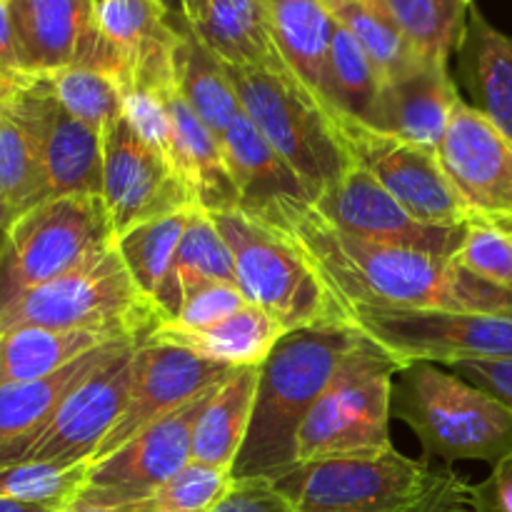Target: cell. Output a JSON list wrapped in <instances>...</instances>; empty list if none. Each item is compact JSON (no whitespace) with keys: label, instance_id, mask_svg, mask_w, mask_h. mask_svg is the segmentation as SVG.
<instances>
[{"label":"cell","instance_id":"cell-1","mask_svg":"<svg viewBox=\"0 0 512 512\" xmlns=\"http://www.w3.org/2000/svg\"><path fill=\"white\" fill-rule=\"evenodd\" d=\"M258 218L288 235L340 305L512 313V290L485 283L448 258L345 233L303 200H280Z\"/></svg>","mask_w":512,"mask_h":512},{"label":"cell","instance_id":"cell-2","mask_svg":"<svg viewBox=\"0 0 512 512\" xmlns=\"http://www.w3.org/2000/svg\"><path fill=\"white\" fill-rule=\"evenodd\" d=\"M348 323H320L290 330L258 370L253 415L233 463V478L278 483L298 468V433L340 360L358 343Z\"/></svg>","mask_w":512,"mask_h":512},{"label":"cell","instance_id":"cell-3","mask_svg":"<svg viewBox=\"0 0 512 512\" xmlns=\"http://www.w3.org/2000/svg\"><path fill=\"white\" fill-rule=\"evenodd\" d=\"M393 408L418 435L423 460L498 465L512 453V410L435 363H413L395 378Z\"/></svg>","mask_w":512,"mask_h":512},{"label":"cell","instance_id":"cell-4","mask_svg":"<svg viewBox=\"0 0 512 512\" xmlns=\"http://www.w3.org/2000/svg\"><path fill=\"white\" fill-rule=\"evenodd\" d=\"M113 243L95 195L50 198L25 210L0 238V315L30 290L98 260Z\"/></svg>","mask_w":512,"mask_h":512},{"label":"cell","instance_id":"cell-5","mask_svg":"<svg viewBox=\"0 0 512 512\" xmlns=\"http://www.w3.org/2000/svg\"><path fill=\"white\" fill-rule=\"evenodd\" d=\"M223 68L243 113L298 173L310 198H318L353 168L355 163L335 128V120L293 73L233 65Z\"/></svg>","mask_w":512,"mask_h":512},{"label":"cell","instance_id":"cell-6","mask_svg":"<svg viewBox=\"0 0 512 512\" xmlns=\"http://www.w3.org/2000/svg\"><path fill=\"white\" fill-rule=\"evenodd\" d=\"M403 365L360 335L298 433V465L390 448L395 378Z\"/></svg>","mask_w":512,"mask_h":512},{"label":"cell","instance_id":"cell-7","mask_svg":"<svg viewBox=\"0 0 512 512\" xmlns=\"http://www.w3.org/2000/svg\"><path fill=\"white\" fill-rule=\"evenodd\" d=\"M210 215L233 253L235 280L250 305L273 315L285 333L343 323L333 295L283 230L243 208Z\"/></svg>","mask_w":512,"mask_h":512},{"label":"cell","instance_id":"cell-8","mask_svg":"<svg viewBox=\"0 0 512 512\" xmlns=\"http://www.w3.org/2000/svg\"><path fill=\"white\" fill-rule=\"evenodd\" d=\"M163 318L140 295L113 248L93 263L30 290L0 315V333L15 328L110 330L143 343Z\"/></svg>","mask_w":512,"mask_h":512},{"label":"cell","instance_id":"cell-9","mask_svg":"<svg viewBox=\"0 0 512 512\" xmlns=\"http://www.w3.org/2000/svg\"><path fill=\"white\" fill-rule=\"evenodd\" d=\"M340 320L373 340L403 368L413 363L455 365L463 360L512 358V313L340 305Z\"/></svg>","mask_w":512,"mask_h":512},{"label":"cell","instance_id":"cell-10","mask_svg":"<svg viewBox=\"0 0 512 512\" xmlns=\"http://www.w3.org/2000/svg\"><path fill=\"white\" fill-rule=\"evenodd\" d=\"M425 460H413L395 445L375 453L300 463L278 488L295 512H400L423 480Z\"/></svg>","mask_w":512,"mask_h":512},{"label":"cell","instance_id":"cell-11","mask_svg":"<svg viewBox=\"0 0 512 512\" xmlns=\"http://www.w3.org/2000/svg\"><path fill=\"white\" fill-rule=\"evenodd\" d=\"M138 345L115 355L108 365L78 385L33 435L0 450V468L18 463H90L125 410L133 390Z\"/></svg>","mask_w":512,"mask_h":512},{"label":"cell","instance_id":"cell-12","mask_svg":"<svg viewBox=\"0 0 512 512\" xmlns=\"http://www.w3.org/2000/svg\"><path fill=\"white\" fill-rule=\"evenodd\" d=\"M355 165L368 170L415 220L438 228H460L475 218L473 208L450 183L438 150L380 133L353 118L335 120Z\"/></svg>","mask_w":512,"mask_h":512},{"label":"cell","instance_id":"cell-13","mask_svg":"<svg viewBox=\"0 0 512 512\" xmlns=\"http://www.w3.org/2000/svg\"><path fill=\"white\" fill-rule=\"evenodd\" d=\"M213 390L145 428L108 458L90 463L88 478L75 503L105 510L150 503L190 463L195 420Z\"/></svg>","mask_w":512,"mask_h":512},{"label":"cell","instance_id":"cell-14","mask_svg":"<svg viewBox=\"0 0 512 512\" xmlns=\"http://www.w3.org/2000/svg\"><path fill=\"white\" fill-rule=\"evenodd\" d=\"M113 238L148 220L195 208V195L183 175L150 148L123 118L103 130V193Z\"/></svg>","mask_w":512,"mask_h":512},{"label":"cell","instance_id":"cell-15","mask_svg":"<svg viewBox=\"0 0 512 512\" xmlns=\"http://www.w3.org/2000/svg\"><path fill=\"white\" fill-rule=\"evenodd\" d=\"M135 358L138 363H135V380L128 405L90 463L108 458L145 428L173 415L198 395L223 385L238 370L198 358L175 345L158 343H140Z\"/></svg>","mask_w":512,"mask_h":512},{"label":"cell","instance_id":"cell-16","mask_svg":"<svg viewBox=\"0 0 512 512\" xmlns=\"http://www.w3.org/2000/svg\"><path fill=\"white\" fill-rule=\"evenodd\" d=\"M38 145L50 198L103 193V133L70 115L40 75L8 103Z\"/></svg>","mask_w":512,"mask_h":512},{"label":"cell","instance_id":"cell-17","mask_svg":"<svg viewBox=\"0 0 512 512\" xmlns=\"http://www.w3.org/2000/svg\"><path fill=\"white\" fill-rule=\"evenodd\" d=\"M310 205L330 225L350 235L448 260L463 243L465 225H468L438 228V225L420 223L360 165H353L338 183L323 190Z\"/></svg>","mask_w":512,"mask_h":512},{"label":"cell","instance_id":"cell-18","mask_svg":"<svg viewBox=\"0 0 512 512\" xmlns=\"http://www.w3.org/2000/svg\"><path fill=\"white\" fill-rule=\"evenodd\" d=\"M438 160L475 215L512 218V140L463 98L450 115Z\"/></svg>","mask_w":512,"mask_h":512},{"label":"cell","instance_id":"cell-19","mask_svg":"<svg viewBox=\"0 0 512 512\" xmlns=\"http://www.w3.org/2000/svg\"><path fill=\"white\" fill-rule=\"evenodd\" d=\"M180 18L223 65L290 73L275 43L265 0H180Z\"/></svg>","mask_w":512,"mask_h":512},{"label":"cell","instance_id":"cell-20","mask_svg":"<svg viewBox=\"0 0 512 512\" xmlns=\"http://www.w3.org/2000/svg\"><path fill=\"white\" fill-rule=\"evenodd\" d=\"M23 70L50 75L88 63L98 35L90 0H8Z\"/></svg>","mask_w":512,"mask_h":512},{"label":"cell","instance_id":"cell-21","mask_svg":"<svg viewBox=\"0 0 512 512\" xmlns=\"http://www.w3.org/2000/svg\"><path fill=\"white\" fill-rule=\"evenodd\" d=\"M458 100L448 65L420 63L410 73L383 83L368 125L380 133L438 150Z\"/></svg>","mask_w":512,"mask_h":512},{"label":"cell","instance_id":"cell-22","mask_svg":"<svg viewBox=\"0 0 512 512\" xmlns=\"http://www.w3.org/2000/svg\"><path fill=\"white\" fill-rule=\"evenodd\" d=\"M275 43L290 73L318 100L325 113L338 120L330 80V48L335 18L328 8L305 0H265Z\"/></svg>","mask_w":512,"mask_h":512},{"label":"cell","instance_id":"cell-23","mask_svg":"<svg viewBox=\"0 0 512 512\" xmlns=\"http://www.w3.org/2000/svg\"><path fill=\"white\" fill-rule=\"evenodd\" d=\"M220 145L243 210L258 215L280 200L313 203L298 173L280 158L245 113L220 135Z\"/></svg>","mask_w":512,"mask_h":512},{"label":"cell","instance_id":"cell-24","mask_svg":"<svg viewBox=\"0 0 512 512\" xmlns=\"http://www.w3.org/2000/svg\"><path fill=\"white\" fill-rule=\"evenodd\" d=\"M158 93L163 95L170 120H173L175 168L193 190L198 208L208 210V213L240 208L238 190L230 178L228 165H225L218 135L190 108L188 100L178 90V83L168 85Z\"/></svg>","mask_w":512,"mask_h":512},{"label":"cell","instance_id":"cell-25","mask_svg":"<svg viewBox=\"0 0 512 512\" xmlns=\"http://www.w3.org/2000/svg\"><path fill=\"white\" fill-rule=\"evenodd\" d=\"M198 208V205H195ZM193 208L135 225L115 238V250L123 258L135 288L158 310L163 323L178 318L183 308V290L175 280V255L183 240Z\"/></svg>","mask_w":512,"mask_h":512},{"label":"cell","instance_id":"cell-26","mask_svg":"<svg viewBox=\"0 0 512 512\" xmlns=\"http://www.w3.org/2000/svg\"><path fill=\"white\" fill-rule=\"evenodd\" d=\"M130 345H140L135 338H120L105 343L90 353L80 355L75 363L48 378L30 380V383L0 385V450L5 445L33 435L40 425L48 423L58 405L78 388L83 380L98 373L115 355L123 353Z\"/></svg>","mask_w":512,"mask_h":512},{"label":"cell","instance_id":"cell-27","mask_svg":"<svg viewBox=\"0 0 512 512\" xmlns=\"http://www.w3.org/2000/svg\"><path fill=\"white\" fill-rule=\"evenodd\" d=\"M283 335L285 330L273 315L255 305H245L243 310L210 328L185 330L173 323H160L143 343L175 345L198 358L230 368H260Z\"/></svg>","mask_w":512,"mask_h":512},{"label":"cell","instance_id":"cell-28","mask_svg":"<svg viewBox=\"0 0 512 512\" xmlns=\"http://www.w3.org/2000/svg\"><path fill=\"white\" fill-rule=\"evenodd\" d=\"M460 55L475 108L512 140V35L495 28L473 8Z\"/></svg>","mask_w":512,"mask_h":512},{"label":"cell","instance_id":"cell-29","mask_svg":"<svg viewBox=\"0 0 512 512\" xmlns=\"http://www.w3.org/2000/svg\"><path fill=\"white\" fill-rule=\"evenodd\" d=\"M260 368H238L223 385L213 390L203 413L195 420L193 463L225 468L233 473V463L245 443L253 415L255 388Z\"/></svg>","mask_w":512,"mask_h":512},{"label":"cell","instance_id":"cell-30","mask_svg":"<svg viewBox=\"0 0 512 512\" xmlns=\"http://www.w3.org/2000/svg\"><path fill=\"white\" fill-rule=\"evenodd\" d=\"M120 338L130 335L110 330L50 328H15L0 333V385L48 378L75 363L80 355Z\"/></svg>","mask_w":512,"mask_h":512},{"label":"cell","instance_id":"cell-31","mask_svg":"<svg viewBox=\"0 0 512 512\" xmlns=\"http://www.w3.org/2000/svg\"><path fill=\"white\" fill-rule=\"evenodd\" d=\"M175 83H178V90L188 100L190 108L218 138L243 113L233 83L228 80V73L220 65V60L213 58L190 35L185 23L183 38L175 50Z\"/></svg>","mask_w":512,"mask_h":512},{"label":"cell","instance_id":"cell-32","mask_svg":"<svg viewBox=\"0 0 512 512\" xmlns=\"http://www.w3.org/2000/svg\"><path fill=\"white\" fill-rule=\"evenodd\" d=\"M330 13L358 40L373 68L378 70L380 83H390L418 68L420 63H428L415 53L383 0H345Z\"/></svg>","mask_w":512,"mask_h":512},{"label":"cell","instance_id":"cell-33","mask_svg":"<svg viewBox=\"0 0 512 512\" xmlns=\"http://www.w3.org/2000/svg\"><path fill=\"white\" fill-rule=\"evenodd\" d=\"M385 8L410 40L415 53L428 63L448 65L460 50L475 0H383Z\"/></svg>","mask_w":512,"mask_h":512},{"label":"cell","instance_id":"cell-34","mask_svg":"<svg viewBox=\"0 0 512 512\" xmlns=\"http://www.w3.org/2000/svg\"><path fill=\"white\" fill-rule=\"evenodd\" d=\"M0 195L15 215L50 200L38 145L10 105L0 108Z\"/></svg>","mask_w":512,"mask_h":512},{"label":"cell","instance_id":"cell-35","mask_svg":"<svg viewBox=\"0 0 512 512\" xmlns=\"http://www.w3.org/2000/svg\"><path fill=\"white\" fill-rule=\"evenodd\" d=\"M175 280L183 290V303L190 293L205 285H238L233 253L208 210L193 208L190 213L178 255H175Z\"/></svg>","mask_w":512,"mask_h":512},{"label":"cell","instance_id":"cell-36","mask_svg":"<svg viewBox=\"0 0 512 512\" xmlns=\"http://www.w3.org/2000/svg\"><path fill=\"white\" fill-rule=\"evenodd\" d=\"M43 78L48 80L60 105L90 128L103 133L110 123L123 118L125 88L108 70L75 63Z\"/></svg>","mask_w":512,"mask_h":512},{"label":"cell","instance_id":"cell-37","mask_svg":"<svg viewBox=\"0 0 512 512\" xmlns=\"http://www.w3.org/2000/svg\"><path fill=\"white\" fill-rule=\"evenodd\" d=\"M330 80L338 118H353L368 125L383 83L358 40L335 20L333 48H330Z\"/></svg>","mask_w":512,"mask_h":512},{"label":"cell","instance_id":"cell-38","mask_svg":"<svg viewBox=\"0 0 512 512\" xmlns=\"http://www.w3.org/2000/svg\"><path fill=\"white\" fill-rule=\"evenodd\" d=\"M90 463L50 465L18 463L0 468V500L50 505L65 510L78 500Z\"/></svg>","mask_w":512,"mask_h":512},{"label":"cell","instance_id":"cell-39","mask_svg":"<svg viewBox=\"0 0 512 512\" xmlns=\"http://www.w3.org/2000/svg\"><path fill=\"white\" fill-rule=\"evenodd\" d=\"M450 260L485 283L512 290V218L475 215Z\"/></svg>","mask_w":512,"mask_h":512},{"label":"cell","instance_id":"cell-40","mask_svg":"<svg viewBox=\"0 0 512 512\" xmlns=\"http://www.w3.org/2000/svg\"><path fill=\"white\" fill-rule=\"evenodd\" d=\"M233 488V473L190 460L153 500L150 510L210 512Z\"/></svg>","mask_w":512,"mask_h":512},{"label":"cell","instance_id":"cell-41","mask_svg":"<svg viewBox=\"0 0 512 512\" xmlns=\"http://www.w3.org/2000/svg\"><path fill=\"white\" fill-rule=\"evenodd\" d=\"M123 115L130 128L145 140L153 150H158L165 160L175 165V133L170 120L168 105L158 90L130 85L123 95Z\"/></svg>","mask_w":512,"mask_h":512},{"label":"cell","instance_id":"cell-42","mask_svg":"<svg viewBox=\"0 0 512 512\" xmlns=\"http://www.w3.org/2000/svg\"><path fill=\"white\" fill-rule=\"evenodd\" d=\"M400 512H480L475 485L460 478L450 465L428 463L413 498Z\"/></svg>","mask_w":512,"mask_h":512},{"label":"cell","instance_id":"cell-43","mask_svg":"<svg viewBox=\"0 0 512 512\" xmlns=\"http://www.w3.org/2000/svg\"><path fill=\"white\" fill-rule=\"evenodd\" d=\"M245 305L250 303L245 300V295L240 293L238 285L213 283L190 293L188 298H185L183 308H180L178 318L170 320V323L185 330L210 328V325H218L220 320L230 318V315H235L238 310H243Z\"/></svg>","mask_w":512,"mask_h":512},{"label":"cell","instance_id":"cell-44","mask_svg":"<svg viewBox=\"0 0 512 512\" xmlns=\"http://www.w3.org/2000/svg\"><path fill=\"white\" fill-rule=\"evenodd\" d=\"M210 512H295V508L273 480L233 478V488Z\"/></svg>","mask_w":512,"mask_h":512},{"label":"cell","instance_id":"cell-45","mask_svg":"<svg viewBox=\"0 0 512 512\" xmlns=\"http://www.w3.org/2000/svg\"><path fill=\"white\" fill-rule=\"evenodd\" d=\"M448 370L468 380L475 388L490 393L512 410V358L463 360V363L448 365Z\"/></svg>","mask_w":512,"mask_h":512},{"label":"cell","instance_id":"cell-46","mask_svg":"<svg viewBox=\"0 0 512 512\" xmlns=\"http://www.w3.org/2000/svg\"><path fill=\"white\" fill-rule=\"evenodd\" d=\"M480 512H512V453L493 465L488 478L475 485Z\"/></svg>","mask_w":512,"mask_h":512},{"label":"cell","instance_id":"cell-47","mask_svg":"<svg viewBox=\"0 0 512 512\" xmlns=\"http://www.w3.org/2000/svg\"><path fill=\"white\" fill-rule=\"evenodd\" d=\"M0 68L25 73L23 63H20L18 40H15V28L13 18H10L8 0H0Z\"/></svg>","mask_w":512,"mask_h":512},{"label":"cell","instance_id":"cell-48","mask_svg":"<svg viewBox=\"0 0 512 512\" xmlns=\"http://www.w3.org/2000/svg\"><path fill=\"white\" fill-rule=\"evenodd\" d=\"M40 75H30V73H15V70H5L0 68V108H5L8 103H13L15 95L20 90H25L28 85H33Z\"/></svg>","mask_w":512,"mask_h":512},{"label":"cell","instance_id":"cell-49","mask_svg":"<svg viewBox=\"0 0 512 512\" xmlns=\"http://www.w3.org/2000/svg\"><path fill=\"white\" fill-rule=\"evenodd\" d=\"M0 512H63L60 508L38 503H20V500H0Z\"/></svg>","mask_w":512,"mask_h":512},{"label":"cell","instance_id":"cell-50","mask_svg":"<svg viewBox=\"0 0 512 512\" xmlns=\"http://www.w3.org/2000/svg\"><path fill=\"white\" fill-rule=\"evenodd\" d=\"M63 512H145L140 505H135V508H120V510H105V508H93V505H83V503H73L68 505Z\"/></svg>","mask_w":512,"mask_h":512},{"label":"cell","instance_id":"cell-51","mask_svg":"<svg viewBox=\"0 0 512 512\" xmlns=\"http://www.w3.org/2000/svg\"><path fill=\"white\" fill-rule=\"evenodd\" d=\"M15 218H18V215L13 213V208H10V205L5 203L3 195H0V233H5V230H8V225L13 223Z\"/></svg>","mask_w":512,"mask_h":512},{"label":"cell","instance_id":"cell-52","mask_svg":"<svg viewBox=\"0 0 512 512\" xmlns=\"http://www.w3.org/2000/svg\"><path fill=\"white\" fill-rule=\"evenodd\" d=\"M305 3H315V5H323V8L328 10H335L340 3H345V0H305Z\"/></svg>","mask_w":512,"mask_h":512},{"label":"cell","instance_id":"cell-53","mask_svg":"<svg viewBox=\"0 0 512 512\" xmlns=\"http://www.w3.org/2000/svg\"><path fill=\"white\" fill-rule=\"evenodd\" d=\"M163 3L168 5V10H170V13L180 15V0H163Z\"/></svg>","mask_w":512,"mask_h":512},{"label":"cell","instance_id":"cell-54","mask_svg":"<svg viewBox=\"0 0 512 512\" xmlns=\"http://www.w3.org/2000/svg\"><path fill=\"white\" fill-rule=\"evenodd\" d=\"M150 512H163V510H150Z\"/></svg>","mask_w":512,"mask_h":512},{"label":"cell","instance_id":"cell-55","mask_svg":"<svg viewBox=\"0 0 512 512\" xmlns=\"http://www.w3.org/2000/svg\"><path fill=\"white\" fill-rule=\"evenodd\" d=\"M90 3H93V0H90Z\"/></svg>","mask_w":512,"mask_h":512}]
</instances>
